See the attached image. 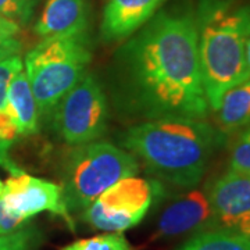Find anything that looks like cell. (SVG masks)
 <instances>
[{
    "instance_id": "cell-1",
    "label": "cell",
    "mask_w": 250,
    "mask_h": 250,
    "mask_svg": "<svg viewBox=\"0 0 250 250\" xmlns=\"http://www.w3.org/2000/svg\"><path fill=\"white\" fill-rule=\"evenodd\" d=\"M120 47L113 62V99L138 120L206 118V98L196 13L192 7L161 11Z\"/></svg>"
},
{
    "instance_id": "cell-2",
    "label": "cell",
    "mask_w": 250,
    "mask_h": 250,
    "mask_svg": "<svg viewBox=\"0 0 250 250\" xmlns=\"http://www.w3.org/2000/svg\"><path fill=\"white\" fill-rule=\"evenodd\" d=\"M223 139L206 118L170 117L129 126L120 145L143 161L152 175L190 189L202 181Z\"/></svg>"
},
{
    "instance_id": "cell-3",
    "label": "cell",
    "mask_w": 250,
    "mask_h": 250,
    "mask_svg": "<svg viewBox=\"0 0 250 250\" xmlns=\"http://www.w3.org/2000/svg\"><path fill=\"white\" fill-rule=\"evenodd\" d=\"M197 47L208 108L215 111L227 90L246 81L250 0H199Z\"/></svg>"
},
{
    "instance_id": "cell-4",
    "label": "cell",
    "mask_w": 250,
    "mask_h": 250,
    "mask_svg": "<svg viewBox=\"0 0 250 250\" xmlns=\"http://www.w3.org/2000/svg\"><path fill=\"white\" fill-rule=\"evenodd\" d=\"M90 60L88 32L45 38L25 56V74L39 116L52 114L60 99L86 74Z\"/></svg>"
},
{
    "instance_id": "cell-5",
    "label": "cell",
    "mask_w": 250,
    "mask_h": 250,
    "mask_svg": "<svg viewBox=\"0 0 250 250\" xmlns=\"http://www.w3.org/2000/svg\"><path fill=\"white\" fill-rule=\"evenodd\" d=\"M138 171L139 161L134 154L111 143L95 141L74 146L62 172V197L68 213L88 208L108 188Z\"/></svg>"
},
{
    "instance_id": "cell-6",
    "label": "cell",
    "mask_w": 250,
    "mask_h": 250,
    "mask_svg": "<svg viewBox=\"0 0 250 250\" xmlns=\"http://www.w3.org/2000/svg\"><path fill=\"white\" fill-rule=\"evenodd\" d=\"M50 117L54 131L70 146L100 139L107 131L110 108L98 77L85 74L60 99Z\"/></svg>"
},
{
    "instance_id": "cell-7",
    "label": "cell",
    "mask_w": 250,
    "mask_h": 250,
    "mask_svg": "<svg viewBox=\"0 0 250 250\" xmlns=\"http://www.w3.org/2000/svg\"><path fill=\"white\" fill-rule=\"evenodd\" d=\"M163 196L164 187L159 181L128 177L85 208L83 220L96 229L120 233L141 223L153 203Z\"/></svg>"
},
{
    "instance_id": "cell-8",
    "label": "cell",
    "mask_w": 250,
    "mask_h": 250,
    "mask_svg": "<svg viewBox=\"0 0 250 250\" xmlns=\"http://www.w3.org/2000/svg\"><path fill=\"white\" fill-rule=\"evenodd\" d=\"M0 200L13 215L27 223L34 215L50 211L71 225V217L64 203L62 185L31 177L27 172L11 175L4 184Z\"/></svg>"
},
{
    "instance_id": "cell-9",
    "label": "cell",
    "mask_w": 250,
    "mask_h": 250,
    "mask_svg": "<svg viewBox=\"0 0 250 250\" xmlns=\"http://www.w3.org/2000/svg\"><path fill=\"white\" fill-rule=\"evenodd\" d=\"M206 192L215 228L235 231L250 238V174L227 171L215 178Z\"/></svg>"
},
{
    "instance_id": "cell-10",
    "label": "cell",
    "mask_w": 250,
    "mask_h": 250,
    "mask_svg": "<svg viewBox=\"0 0 250 250\" xmlns=\"http://www.w3.org/2000/svg\"><path fill=\"white\" fill-rule=\"evenodd\" d=\"M215 228L214 217L207 192L192 189L174 199L161 213L157 238H172L188 232H200Z\"/></svg>"
},
{
    "instance_id": "cell-11",
    "label": "cell",
    "mask_w": 250,
    "mask_h": 250,
    "mask_svg": "<svg viewBox=\"0 0 250 250\" xmlns=\"http://www.w3.org/2000/svg\"><path fill=\"white\" fill-rule=\"evenodd\" d=\"M166 0H107L100 34L106 42H118L136 32Z\"/></svg>"
},
{
    "instance_id": "cell-12",
    "label": "cell",
    "mask_w": 250,
    "mask_h": 250,
    "mask_svg": "<svg viewBox=\"0 0 250 250\" xmlns=\"http://www.w3.org/2000/svg\"><path fill=\"white\" fill-rule=\"evenodd\" d=\"M89 6L86 0H47L35 27L39 36L75 35L88 32Z\"/></svg>"
},
{
    "instance_id": "cell-13",
    "label": "cell",
    "mask_w": 250,
    "mask_h": 250,
    "mask_svg": "<svg viewBox=\"0 0 250 250\" xmlns=\"http://www.w3.org/2000/svg\"><path fill=\"white\" fill-rule=\"evenodd\" d=\"M214 113L215 128L224 138L246 128L250 124V78L227 90Z\"/></svg>"
},
{
    "instance_id": "cell-14",
    "label": "cell",
    "mask_w": 250,
    "mask_h": 250,
    "mask_svg": "<svg viewBox=\"0 0 250 250\" xmlns=\"http://www.w3.org/2000/svg\"><path fill=\"white\" fill-rule=\"evenodd\" d=\"M6 107L18 126L20 135H32L39 129V110L25 71L13 78L7 92Z\"/></svg>"
},
{
    "instance_id": "cell-15",
    "label": "cell",
    "mask_w": 250,
    "mask_h": 250,
    "mask_svg": "<svg viewBox=\"0 0 250 250\" xmlns=\"http://www.w3.org/2000/svg\"><path fill=\"white\" fill-rule=\"evenodd\" d=\"M178 250H250V238L229 229L213 228L193 235Z\"/></svg>"
},
{
    "instance_id": "cell-16",
    "label": "cell",
    "mask_w": 250,
    "mask_h": 250,
    "mask_svg": "<svg viewBox=\"0 0 250 250\" xmlns=\"http://www.w3.org/2000/svg\"><path fill=\"white\" fill-rule=\"evenodd\" d=\"M42 242L41 232L32 227H24L11 233L0 235V250H36Z\"/></svg>"
},
{
    "instance_id": "cell-17",
    "label": "cell",
    "mask_w": 250,
    "mask_h": 250,
    "mask_svg": "<svg viewBox=\"0 0 250 250\" xmlns=\"http://www.w3.org/2000/svg\"><path fill=\"white\" fill-rule=\"evenodd\" d=\"M62 250H131V248L121 233L108 232L106 235L74 242Z\"/></svg>"
},
{
    "instance_id": "cell-18",
    "label": "cell",
    "mask_w": 250,
    "mask_h": 250,
    "mask_svg": "<svg viewBox=\"0 0 250 250\" xmlns=\"http://www.w3.org/2000/svg\"><path fill=\"white\" fill-rule=\"evenodd\" d=\"M229 170L250 174V124L239 131L229 156Z\"/></svg>"
},
{
    "instance_id": "cell-19",
    "label": "cell",
    "mask_w": 250,
    "mask_h": 250,
    "mask_svg": "<svg viewBox=\"0 0 250 250\" xmlns=\"http://www.w3.org/2000/svg\"><path fill=\"white\" fill-rule=\"evenodd\" d=\"M38 0H0V16L16 22L17 25H25L31 20Z\"/></svg>"
},
{
    "instance_id": "cell-20",
    "label": "cell",
    "mask_w": 250,
    "mask_h": 250,
    "mask_svg": "<svg viewBox=\"0 0 250 250\" xmlns=\"http://www.w3.org/2000/svg\"><path fill=\"white\" fill-rule=\"evenodd\" d=\"M20 71H22V60L18 54L0 62V107L6 106L10 83Z\"/></svg>"
},
{
    "instance_id": "cell-21",
    "label": "cell",
    "mask_w": 250,
    "mask_h": 250,
    "mask_svg": "<svg viewBox=\"0 0 250 250\" xmlns=\"http://www.w3.org/2000/svg\"><path fill=\"white\" fill-rule=\"evenodd\" d=\"M20 135L14 118L6 106L0 107V150L9 153L10 146Z\"/></svg>"
},
{
    "instance_id": "cell-22",
    "label": "cell",
    "mask_w": 250,
    "mask_h": 250,
    "mask_svg": "<svg viewBox=\"0 0 250 250\" xmlns=\"http://www.w3.org/2000/svg\"><path fill=\"white\" fill-rule=\"evenodd\" d=\"M24 224L27 223H24L22 220H20L16 215L11 214L9 210L4 207L3 202L0 200V235L14 232L20 228H22Z\"/></svg>"
},
{
    "instance_id": "cell-23",
    "label": "cell",
    "mask_w": 250,
    "mask_h": 250,
    "mask_svg": "<svg viewBox=\"0 0 250 250\" xmlns=\"http://www.w3.org/2000/svg\"><path fill=\"white\" fill-rule=\"evenodd\" d=\"M20 50H21V43L14 36L0 35V62L9 59L14 54H18Z\"/></svg>"
},
{
    "instance_id": "cell-24",
    "label": "cell",
    "mask_w": 250,
    "mask_h": 250,
    "mask_svg": "<svg viewBox=\"0 0 250 250\" xmlns=\"http://www.w3.org/2000/svg\"><path fill=\"white\" fill-rule=\"evenodd\" d=\"M20 32V25L0 16V35L16 36Z\"/></svg>"
},
{
    "instance_id": "cell-25",
    "label": "cell",
    "mask_w": 250,
    "mask_h": 250,
    "mask_svg": "<svg viewBox=\"0 0 250 250\" xmlns=\"http://www.w3.org/2000/svg\"><path fill=\"white\" fill-rule=\"evenodd\" d=\"M246 65H248V71H249L250 77V38L248 41V45H246Z\"/></svg>"
},
{
    "instance_id": "cell-26",
    "label": "cell",
    "mask_w": 250,
    "mask_h": 250,
    "mask_svg": "<svg viewBox=\"0 0 250 250\" xmlns=\"http://www.w3.org/2000/svg\"><path fill=\"white\" fill-rule=\"evenodd\" d=\"M1 190H3V182L0 181V195H1Z\"/></svg>"
}]
</instances>
